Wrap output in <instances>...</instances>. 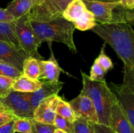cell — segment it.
I'll return each mask as SVG.
<instances>
[{
    "label": "cell",
    "mask_w": 134,
    "mask_h": 133,
    "mask_svg": "<svg viewBox=\"0 0 134 133\" xmlns=\"http://www.w3.org/2000/svg\"><path fill=\"white\" fill-rule=\"evenodd\" d=\"M40 66V75L39 80L50 83H56L59 82V77L62 68L59 66L51 50V57L48 60H38Z\"/></svg>",
    "instance_id": "obj_12"
},
{
    "label": "cell",
    "mask_w": 134,
    "mask_h": 133,
    "mask_svg": "<svg viewBox=\"0 0 134 133\" xmlns=\"http://www.w3.org/2000/svg\"><path fill=\"white\" fill-rule=\"evenodd\" d=\"M60 98L58 95H54L41 102L34 110L33 119L41 123L54 125L56 106Z\"/></svg>",
    "instance_id": "obj_9"
},
{
    "label": "cell",
    "mask_w": 134,
    "mask_h": 133,
    "mask_svg": "<svg viewBox=\"0 0 134 133\" xmlns=\"http://www.w3.org/2000/svg\"><path fill=\"white\" fill-rule=\"evenodd\" d=\"M119 5L124 8L134 9V0H120Z\"/></svg>",
    "instance_id": "obj_36"
},
{
    "label": "cell",
    "mask_w": 134,
    "mask_h": 133,
    "mask_svg": "<svg viewBox=\"0 0 134 133\" xmlns=\"http://www.w3.org/2000/svg\"><path fill=\"white\" fill-rule=\"evenodd\" d=\"M31 133H32V132H31Z\"/></svg>",
    "instance_id": "obj_42"
},
{
    "label": "cell",
    "mask_w": 134,
    "mask_h": 133,
    "mask_svg": "<svg viewBox=\"0 0 134 133\" xmlns=\"http://www.w3.org/2000/svg\"><path fill=\"white\" fill-rule=\"evenodd\" d=\"M88 1H104V2H108V0H88Z\"/></svg>",
    "instance_id": "obj_38"
},
{
    "label": "cell",
    "mask_w": 134,
    "mask_h": 133,
    "mask_svg": "<svg viewBox=\"0 0 134 133\" xmlns=\"http://www.w3.org/2000/svg\"><path fill=\"white\" fill-rule=\"evenodd\" d=\"M41 0H13L7 5L6 9L14 20L29 14L31 9L39 3Z\"/></svg>",
    "instance_id": "obj_15"
},
{
    "label": "cell",
    "mask_w": 134,
    "mask_h": 133,
    "mask_svg": "<svg viewBox=\"0 0 134 133\" xmlns=\"http://www.w3.org/2000/svg\"><path fill=\"white\" fill-rule=\"evenodd\" d=\"M96 61H98V63L99 64L102 69H103L104 72L107 73V72L109 71L110 70L113 68V64L112 61L111 59L104 52V46L102 48V51L99 53V56L96 59Z\"/></svg>",
    "instance_id": "obj_31"
},
{
    "label": "cell",
    "mask_w": 134,
    "mask_h": 133,
    "mask_svg": "<svg viewBox=\"0 0 134 133\" xmlns=\"http://www.w3.org/2000/svg\"><path fill=\"white\" fill-rule=\"evenodd\" d=\"M112 92L117 99L130 124L134 129V91L122 85L111 83Z\"/></svg>",
    "instance_id": "obj_7"
},
{
    "label": "cell",
    "mask_w": 134,
    "mask_h": 133,
    "mask_svg": "<svg viewBox=\"0 0 134 133\" xmlns=\"http://www.w3.org/2000/svg\"><path fill=\"white\" fill-rule=\"evenodd\" d=\"M0 40L13 46L17 49L22 50L16 36L13 22H0Z\"/></svg>",
    "instance_id": "obj_18"
},
{
    "label": "cell",
    "mask_w": 134,
    "mask_h": 133,
    "mask_svg": "<svg viewBox=\"0 0 134 133\" xmlns=\"http://www.w3.org/2000/svg\"><path fill=\"white\" fill-rule=\"evenodd\" d=\"M43 82L23 75L15 80L12 89L13 91L24 93H33L37 91L43 85Z\"/></svg>",
    "instance_id": "obj_16"
},
{
    "label": "cell",
    "mask_w": 134,
    "mask_h": 133,
    "mask_svg": "<svg viewBox=\"0 0 134 133\" xmlns=\"http://www.w3.org/2000/svg\"><path fill=\"white\" fill-rule=\"evenodd\" d=\"M56 113V114L60 115V116L66 119L71 123H73L77 119V117L69 103L63 100L61 97L60 98L58 102Z\"/></svg>",
    "instance_id": "obj_22"
},
{
    "label": "cell",
    "mask_w": 134,
    "mask_h": 133,
    "mask_svg": "<svg viewBox=\"0 0 134 133\" xmlns=\"http://www.w3.org/2000/svg\"><path fill=\"white\" fill-rule=\"evenodd\" d=\"M29 55L23 50L0 40V61L7 63L22 72L23 64Z\"/></svg>",
    "instance_id": "obj_11"
},
{
    "label": "cell",
    "mask_w": 134,
    "mask_h": 133,
    "mask_svg": "<svg viewBox=\"0 0 134 133\" xmlns=\"http://www.w3.org/2000/svg\"><path fill=\"white\" fill-rule=\"evenodd\" d=\"M105 74V72L96 59L91 67L90 76H88L89 78L91 80L101 81L104 79Z\"/></svg>",
    "instance_id": "obj_29"
},
{
    "label": "cell",
    "mask_w": 134,
    "mask_h": 133,
    "mask_svg": "<svg viewBox=\"0 0 134 133\" xmlns=\"http://www.w3.org/2000/svg\"><path fill=\"white\" fill-rule=\"evenodd\" d=\"M115 133H116V132H115Z\"/></svg>",
    "instance_id": "obj_41"
},
{
    "label": "cell",
    "mask_w": 134,
    "mask_h": 133,
    "mask_svg": "<svg viewBox=\"0 0 134 133\" xmlns=\"http://www.w3.org/2000/svg\"><path fill=\"white\" fill-rule=\"evenodd\" d=\"M86 9L91 12L96 22L99 23H109L112 20L113 10L119 5V2L82 0Z\"/></svg>",
    "instance_id": "obj_10"
},
{
    "label": "cell",
    "mask_w": 134,
    "mask_h": 133,
    "mask_svg": "<svg viewBox=\"0 0 134 133\" xmlns=\"http://www.w3.org/2000/svg\"><path fill=\"white\" fill-rule=\"evenodd\" d=\"M87 10L82 0H72L64 9L62 16L69 22H74Z\"/></svg>",
    "instance_id": "obj_17"
},
{
    "label": "cell",
    "mask_w": 134,
    "mask_h": 133,
    "mask_svg": "<svg viewBox=\"0 0 134 133\" xmlns=\"http://www.w3.org/2000/svg\"><path fill=\"white\" fill-rule=\"evenodd\" d=\"M54 133H68V132L64 131V130H61V129H57V128H56V129L54 130Z\"/></svg>",
    "instance_id": "obj_37"
},
{
    "label": "cell",
    "mask_w": 134,
    "mask_h": 133,
    "mask_svg": "<svg viewBox=\"0 0 134 133\" xmlns=\"http://www.w3.org/2000/svg\"><path fill=\"white\" fill-rule=\"evenodd\" d=\"M15 118H16V117H15L14 116L10 114L7 111L3 110H0V127L6 123L9 122V121H11L13 119Z\"/></svg>",
    "instance_id": "obj_33"
},
{
    "label": "cell",
    "mask_w": 134,
    "mask_h": 133,
    "mask_svg": "<svg viewBox=\"0 0 134 133\" xmlns=\"http://www.w3.org/2000/svg\"><path fill=\"white\" fill-rule=\"evenodd\" d=\"M54 125L57 129L64 130L68 133H73V123L70 122L68 119L64 118L58 114L56 115Z\"/></svg>",
    "instance_id": "obj_27"
},
{
    "label": "cell",
    "mask_w": 134,
    "mask_h": 133,
    "mask_svg": "<svg viewBox=\"0 0 134 133\" xmlns=\"http://www.w3.org/2000/svg\"><path fill=\"white\" fill-rule=\"evenodd\" d=\"M3 110V108L2 104H1V101H0V110Z\"/></svg>",
    "instance_id": "obj_40"
},
{
    "label": "cell",
    "mask_w": 134,
    "mask_h": 133,
    "mask_svg": "<svg viewBox=\"0 0 134 133\" xmlns=\"http://www.w3.org/2000/svg\"><path fill=\"white\" fill-rule=\"evenodd\" d=\"M120 0H108V2H119Z\"/></svg>",
    "instance_id": "obj_39"
},
{
    "label": "cell",
    "mask_w": 134,
    "mask_h": 133,
    "mask_svg": "<svg viewBox=\"0 0 134 133\" xmlns=\"http://www.w3.org/2000/svg\"><path fill=\"white\" fill-rule=\"evenodd\" d=\"M122 85L134 91V67H130L124 65V81Z\"/></svg>",
    "instance_id": "obj_30"
},
{
    "label": "cell",
    "mask_w": 134,
    "mask_h": 133,
    "mask_svg": "<svg viewBox=\"0 0 134 133\" xmlns=\"http://www.w3.org/2000/svg\"><path fill=\"white\" fill-rule=\"evenodd\" d=\"M73 133H95L88 121L82 119H77L73 123Z\"/></svg>",
    "instance_id": "obj_26"
},
{
    "label": "cell",
    "mask_w": 134,
    "mask_h": 133,
    "mask_svg": "<svg viewBox=\"0 0 134 133\" xmlns=\"http://www.w3.org/2000/svg\"><path fill=\"white\" fill-rule=\"evenodd\" d=\"M64 83V82L60 81L56 83L43 82L41 87L37 91L29 93V100L34 110H35L43 100L52 95H58L59 91L62 89Z\"/></svg>",
    "instance_id": "obj_13"
},
{
    "label": "cell",
    "mask_w": 134,
    "mask_h": 133,
    "mask_svg": "<svg viewBox=\"0 0 134 133\" xmlns=\"http://www.w3.org/2000/svg\"><path fill=\"white\" fill-rule=\"evenodd\" d=\"M111 127L116 133H134V129L130 124L118 100L112 107Z\"/></svg>",
    "instance_id": "obj_14"
},
{
    "label": "cell",
    "mask_w": 134,
    "mask_h": 133,
    "mask_svg": "<svg viewBox=\"0 0 134 133\" xmlns=\"http://www.w3.org/2000/svg\"><path fill=\"white\" fill-rule=\"evenodd\" d=\"M14 81L13 78L0 75V99L5 97L13 90Z\"/></svg>",
    "instance_id": "obj_25"
},
{
    "label": "cell",
    "mask_w": 134,
    "mask_h": 133,
    "mask_svg": "<svg viewBox=\"0 0 134 133\" xmlns=\"http://www.w3.org/2000/svg\"><path fill=\"white\" fill-rule=\"evenodd\" d=\"M30 23L41 43L44 41L62 43L65 44L73 53L77 52L73 41V33L75 29L73 22L60 16L48 22L30 20Z\"/></svg>",
    "instance_id": "obj_3"
},
{
    "label": "cell",
    "mask_w": 134,
    "mask_h": 133,
    "mask_svg": "<svg viewBox=\"0 0 134 133\" xmlns=\"http://www.w3.org/2000/svg\"><path fill=\"white\" fill-rule=\"evenodd\" d=\"M72 0H41L28 14L30 20L48 22L62 16L67 5Z\"/></svg>",
    "instance_id": "obj_6"
},
{
    "label": "cell",
    "mask_w": 134,
    "mask_h": 133,
    "mask_svg": "<svg viewBox=\"0 0 134 133\" xmlns=\"http://www.w3.org/2000/svg\"><path fill=\"white\" fill-rule=\"evenodd\" d=\"M90 123V122H89ZM95 133H115L111 127L96 123H90Z\"/></svg>",
    "instance_id": "obj_32"
},
{
    "label": "cell",
    "mask_w": 134,
    "mask_h": 133,
    "mask_svg": "<svg viewBox=\"0 0 134 133\" xmlns=\"http://www.w3.org/2000/svg\"><path fill=\"white\" fill-rule=\"evenodd\" d=\"M4 110L16 118L33 119L34 110L29 100V93L12 90L5 97L0 99Z\"/></svg>",
    "instance_id": "obj_5"
},
{
    "label": "cell",
    "mask_w": 134,
    "mask_h": 133,
    "mask_svg": "<svg viewBox=\"0 0 134 133\" xmlns=\"http://www.w3.org/2000/svg\"><path fill=\"white\" fill-rule=\"evenodd\" d=\"M77 119H82L90 123H98V116L95 106L87 96L79 95L69 102Z\"/></svg>",
    "instance_id": "obj_8"
},
{
    "label": "cell",
    "mask_w": 134,
    "mask_h": 133,
    "mask_svg": "<svg viewBox=\"0 0 134 133\" xmlns=\"http://www.w3.org/2000/svg\"><path fill=\"white\" fill-rule=\"evenodd\" d=\"M32 119L24 118H16L13 129L14 132L19 133H31Z\"/></svg>",
    "instance_id": "obj_23"
},
{
    "label": "cell",
    "mask_w": 134,
    "mask_h": 133,
    "mask_svg": "<svg viewBox=\"0 0 134 133\" xmlns=\"http://www.w3.org/2000/svg\"><path fill=\"white\" fill-rule=\"evenodd\" d=\"M37 59L29 56L23 64V75L34 80L39 79L40 75V66Z\"/></svg>",
    "instance_id": "obj_20"
},
{
    "label": "cell",
    "mask_w": 134,
    "mask_h": 133,
    "mask_svg": "<svg viewBox=\"0 0 134 133\" xmlns=\"http://www.w3.org/2000/svg\"><path fill=\"white\" fill-rule=\"evenodd\" d=\"M91 30L112 47L124 65L134 67L133 26L126 23H97Z\"/></svg>",
    "instance_id": "obj_1"
},
{
    "label": "cell",
    "mask_w": 134,
    "mask_h": 133,
    "mask_svg": "<svg viewBox=\"0 0 134 133\" xmlns=\"http://www.w3.org/2000/svg\"><path fill=\"white\" fill-rule=\"evenodd\" d=\"M73 24L75 29L84 31L92 29L97 24V22L92 13L86 10L78 20L73 22Z\"/></svg>",
    "instance_id": "obj_21"
},
{
    "label": "cell",
    "mask_w": 134,
    "mask_h": 133,
    "mask_svg": "<svg viewBox=\"0 0 134 133\" xmlns=\"http://www.w3.org/2000/svg\"><path fill=\"white\" fill-rule=\"evenodd\" d=\"M111 23H126L133 26L134 23L133 10L126 9L119 5L113 10Z\"/></svg>",
    "instance_id": "obj_19"
},
{
    "label": "cell",
    "mask_w": 134,
    "mask_h": 133,
    "mask_svg": "<svg viewBox=\"0 0 134 133\" xmlns=\"http://www.w3.org/2000/svg\"><path fill=\"white\" fill-rule=\"evenodd\" d=\"M81 75L82 89L80 95L88 96L92 101L98 116V123L111 127L112 107L117 99L108 87L105 80H91L88 76L82 71Z\"/></svg>",
    "instance_id": "obj_2"
},
{
    "label": "cell",
    "mask_w": 134,
    "mask_h": 133,
    "mask_svg": "<svg viewBox=\"0 0 134 133\" xmlns=\"http://www.w3.org/2000/svg\"><path fill=\"white\" fill-rule=\"evenodd\" d=\"M22 72L7 63L0 61V75L9 77L14 80H16L20 76L22 75Z\"/></svg>",
    "instance_id": "obj_24"
},
{
    "label": "cell",
    "mask_w": 134,
    "mask_h": 133,
    "mask_svg": "<svg viewBox=\"0 0 134 133\" xmlns=\"http://www.w3.org/2000/svg\"><path fill=\"white\" fill-rule=\"evenodd\" d=\"M32 133H54L56 126L54 125H48V124H43L41 123L37 122L32 119Z\"/></svg>",
    "instance_id": "obj_28"
},
{
    "label": "cell",
    "mask_w": 134,
    "mask_h": 133,
    "mask_svg": "<svg viewBox=\"0 0 134 133\" xmlns=\"http://www.w3.org/2000/svg\"><path fill=\"white\" fill-rule=\"evenodd\" d=\"M15 119H13L11 121H9V122L6 123L3 125H2L0 127V133H14L13 126H14Z\"/></svg>",
    "instance_id": "obj_35"
},
{
    "label": "cell",
    "mask_w": 134,
    "mask_h": 133,
    "mask_svg": "<svg viewBox=\"0 0 134 133\" xmlns=\"http://www.w3.org/2000/svg\"><path fill=\"white\" fill-rule=\"evenodd\" d=\"M14 18L5 9L0 8V22H12Z\"/></svg>",
    "instance_id": "obj_34"
},
{
    "label": "cell",
    "mask_w": 134,
    "mask_h": 133,
    "mask_svg": "<svg viewBox=\"0 0 134 133\" xmlns=\"http://www.w3.org/2000/svg\"><path fill=\"white\" fill-rule=\"evenodd\" d=\"M13 22L14 32L21 48L30 56L41 59L43 57L37 51L41 43L31 27L28 14L14 20Z\"/></svg>",
    "instance_id": "obj_4"
}]
</instances>
